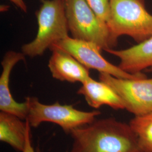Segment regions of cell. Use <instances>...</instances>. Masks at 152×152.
Instances as JSON below:
<instances>
[{
    "instance_id": "obj_3",
    "label": "cell",
    "mask_w": 152,
    "mask_h": 152,
    "mask_svg": "<svg viewBox=\"0 0 152 152\" xmlns=\"http://www.w3.org/2000/svg\"><path fill=\"white\" fill-rule=\"evenodd\" d=\"M41 5L36 12L38 30L32 41L24 44L22 53L34 58L61 40L69 37L66 17L65 0H41Z\"/></svg>"
},
{
    "instance_id": "obj_4",
    "label": "cell",
    "mask_w": 152,
    "mask_h": 152,
    "mask_svg": "<svg viewBox=\"0 0 152 152\" xmlns=\"http://www.w3.org/2000/svg\"><path fill=\"white\" fill-rule=\"evenodd\" d=\"M28 105L27 119L32 127H37L43 122H51L59 126L66 134L71 131L90 124L101 114L99 110L82 111L72 105H62L58 102L53 104L41 103L37 98H26Z\"/></svg>"
},
{
    "instance_id": "obj_7",
    "label": "cell",
    "mask_w": 152,
    "mask_h": 152,
    "mask_svg": "<svg viewBox=\"0 0 152 152\" xmlns=\"http://www.w3.org/2000/svg\"><path fill=\"white\" fill-rule=\"evenodd\" d=\"M57 48L64 50L78 61L88 69H95L100 73H107L117 78L124 79L142 78L147 76L140 73L132 75L122 70L106 60L101 54L102 50L96 44L69 36L53 44L50 49Z\"/></svg>"
},
{
    "instance_id": "obj_5",
    "label": "cell",
    "mask_w": 152,
    "mask_h": 152,
    "mask_svg": "<svg viewBox=\"0 0 152 152\" xmlns=\"http://www.w3.org/2000/svg\"><path fill=\"white\" fill-rule=\"evenodd\" d=\"M65 10L73 38L94 42L104 51L115 46L107 24L98 18L86 0H65Z\"/></svg>"
},
{
    "instance_id": "obj_12",
    "label": "cell",
    "mask_w": 152,
    "mask_h": 152,
    "mask_svg": "<svg viewBox=\"0 0 152 152\" xmlns=\"http://www.w3.org/2000/svg\"><path fill=\"white\" fill-rule=\"evenodd\" d=\"M27 120H23L14 114L0 112V140L10 145L18 152L24 149Z\"/></svg>"
},
{
    "instance_id": "obj_17",
    "label": "cell",
    "mask_w": 152,
    "mask_h": 152,
    "mask_svg": "<svg viewBox=\"0 0 152 152\" xmlns=\"http://www.w3.org/2000/svg\"><path fill=\"white\" fill-rule=\"evenodd\" d=\"M145 72H152V68H151L148 69L147 70H145Z\"/></svg>"
},
{
    "instance_id": "obj_11",
    "label": "cell",
    "mask_w": 152,
    "mask_h": 152,
    "mask_svg": "<svg viewBox=\"0 0 152 152\" xmlns=\"http://www.w3.org/2000/svg\"><path fill=\"white\" fill-rule=\"evenodd\" d=\"M77 94L83 95L88 105L94 108L108 105L115 110L125 109L122 100L111 87L104 82L95 81L91 77L82 83Z\"/></svg>"
},
{
    "instance_id": "obj_6",
    "label": "cell",
    "mask_w": 152,
    "mask_h": 152,
    "mask_svg": "<svg viewBox=\"0 0 152 152\" xmlns=\"http://www.w3.org/2000/svg\"><path fill=\"white\" fill-rule=\"evenodd\" d=\"M99 80L120 96L125 109L139 116L152 113V78L124 79L100 73Z\"/></svg>"
},
{
    "instance_id": "obj_8",
    "label": "cell",
    "mask_w": 152,
    "mask_h": 152,
    "mask_svg": "<svg viewBox=\"0 0 152 152\" xmlns=\"http://www.w3.org/2000/svg\"><path fill=\"white\" fill-rule=\"evenodd\" d=\"M26 55L23 53L14 51L6 52L1 61L2 72L0 77V110L14 114L23 120H26L28 105L25 101L18 103L11 95L9 81L11 71L16 64L25 60Z\"/></svg>"
},
{
    "instance_id": "obj_15",
    "label": "cell",
    "mask_w": 152,
    "mask_h": 152,
    "mask_svg": "<svg viewBox=\"0 0 152 152\" xmlns=\"http://www.w3.org/2000/svg\"><path fill=\"white\" fill-rule=\"evenodd\" d=\"M27 129L26 132V143L23 152H35L34 149H33V147L32 145L31 142V125H29V123L28 121Z\"/></svg>"
},
{
    "instance_id": "obj_13",
    "label": "cell",
    "mask_w": 152,
    "mask_h": 152,
    "mask_svg": "<svg viewBox=\"0 0 152 152\" xmlns=\"http://www.w3.org/2000/svg\"><path fill=\"white\" fill-rule=\"evenodd\" d=\"M129 125L137 137L140 152H152V113L135 116Z\"/></svg>"
},
{
    "instance_id": "obj_9",
    "label": "cell",
    "mask_w": 152,
    "mask_h": 152,
    "mask_svg": "<svg viewBox=\"0 0 152 152\" xmlns=\"http://www.w3.org/2000/svg\"><path fill=\"white\" fill-rule=\"evenodd\" d=\"M52 55L48 63L53 77L60 81L83 83L88 79L89 69L71 54L57 48L50 49Z\"/></svg>"
},
{
    "instance_id": "obj_10",
    "label": "cell",
    "mask_w": 152,
    "mask_h": 152,
    "mask_svg": "<svg viewBox=\"0 0 152 152\" xmlns=\"http://www.w3.org/2000/svg\"><path fill=\"white\" fill-rule=\"evenodd\" d=\"M105 51L118 58L120 60L118 66L130 74H139L152 68V36L128 49H110Z\"/></svg>"
},
{
    "instance_id": "obj_14",
    "label": "cell",
    "mask_w": 152,
    "mask_h": 152,
    "mask_svg": "<svg viewBox=\"0 0 152 152\" xmlns=\"http://www.w3.org/2000/svg\"><path fill=\"white\" fill-rule=\"evenodd\" d=\"M98 18L107 24L110 14V0H86Z\"/></svg>"
},
{
    "instance_id": "obj_16",
    "label": "cell",
    "mask_w": 152,
    "mask_h": 152,
    "mask_svg": "<svg viewBox=\"0 0 152 152\" xmlns=\"http://www.w3.org/2000/svg\"><path fill=\"white\" fill-rule=\"evenodd\" d=\"M12 4H14L16 7L20 9L22 11L24 12H27V6L24 0H9Z\"/></svg>"
},
{
    "instance_id": "obj_1",
    "label": "cell",
    "mask_w": 152,
    "mask_h": 152,
    "mask_svg": "<svg viewBox=\"0 0 152 152\" xmlns=\"http://www.w3.org/2000/svg\"><path fill=\"white\" fill-rule=\"evenodd\" d=\"M70 152H140L129 124L114 118L95 120L69 133Z\"/></svg>"
},
{
    "instance_id": "obj_2",
    "label": "cell",
    "mask_w": 152,
    "mask_h": 152,
    "mask_svg": "<svg viewBox=\"0 0 152 152\" xmlns=\"http://www.w3.org/2000/svg\"><path fill=\"white\" fill-rule=\"evenodd\" d=\"M107 26L114 46L122 36L137 44L152 36V15L146 9L145 0H110Z\"/></svg>"
}]
</instances>
